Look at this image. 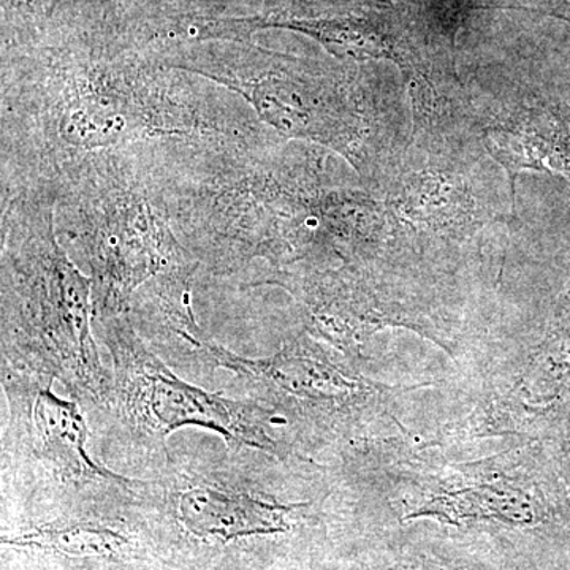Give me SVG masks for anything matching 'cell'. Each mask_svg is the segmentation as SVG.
Instances as JSON below:
<instances>
[{
	"mask_svg": "<svg viewBox=\"0 0 570 570\" xmlns=\"http://www.w3.org/2000/svg\"><path fill=\"white\" fill-rule=\"evenodd\" d=\"M112 389L122 423L142 444L164 449L168 434L183 426L216 431L228 445L275 453L264 411L187 384L141 343L126 324L107 328Z\"/></svg>",
	"mask_w": 570,
	"mask_h": 570,
	"instance_id": "cell-1",
	"label": "cell"
},
{
	"mask_svg": "<svg viewBox=\"0 0 570 570\" xmlns=\"http://www.w3.org/2000/svg\"><path fill=\"white\" fill-rule=\"evenodd\" d=\"M51 379L2 366L10 404V431L22 452L31 453L48 478L63 485H140L115 474L88 452L89 430L80 407L55 395Z\"/></svg>",
	"mask_w": 570,
	"mask_h": 570,
	"instance_id": "cell-2",
	"label": "cell"
},
{
	"mask_svg": "<svg viewBox=\"0 0 570 570\" xmlns=\"http://www.w3.org/2000/svg\"><path fill=\"white\" fill-rule=\"evenodd\" d=\"M198 344L216 366L232 371L250 392L302 417L333 422L365 400L370 387L306 341L288 344L268 358H245L217 344Z\"/></svg>",
	"mask_w": 570,
	"mask_h": 570,
	"instance_id": "cell-3",
	"label": "cell"
},
{
	"mask_svg": "<svg viewBox=\"0 0 570 570\" xmlns=\"http://www.w3.org/2000/svg\"><path fill=\"white\" fill-rule=\"evenodd\" d=\"M176 505L179 520L190 534L219 542L287 531L292 510L206 480L187 482Z\"/></svg>",
	"mask_w": 570,
	"mask_h": 570,
	"instance_id": "cell-4",
	"label": "cell"
},
{
	"mask_svg": "<svg viewBox=\"0 0 570 570\" xmlns=\"http://www.w3.org/2000/svg\"><path fill=\"white\" fill-rule=\"evenodd\" d=\"M253 28H281L306 33L341 58L392 59L401 66L411 63L406 41L389 28L387 21L370 14H335L321 18H247L236 21Z\"/></svg>",
	"mask_w": 570,
	"mask_h": 570,
	"instance_id": "cell-5",
	"label": "cell"
},
{
	"mask_svg": "<svg viewBox=\"0 0 570 570\" xmlns=\"http://www.w3.org/2000/svg\"><path fill=\"white\" fill-rule=\"evenodd\" d=\"M2 543L73 558H110L132 542L121 530L102 521L61 520L2 538Z\"/></svg>",
	"mask_w": 570,
	"mask_h": 570,
	"instance_id": "cell-6",
	"label": "cell"
},
{
	"mask_svg": "<svg viewBox=\"0 0 570 570\" xmlns=\"http://www.w3.org/2000/svg\"><path fill=\"white\" fill-rule=\"evenodd\" d=\"M566 138L550 119L546 122L539 119L534 126L527 122L517 130L502 129L491 134L494 153L512 174L523 167H547L570 178V153Z\"/></svg>",
	"mask_w": 570,
	"mask_h": 570,
	"instance_id": "cell-7",
	"label": "cell"
},
{
	"mask_svg": "<svg viewBox=\"0 0 570 570\" xmlns=\"http://www.w3.org/2000/svg\"><path fill=\"white\" fill-rule=\"evenodd\" d=\"M570 379V296L550 326L549 335L534 355L523 381L524 397L534 406H549Z\"/></svg>",
	"mask_w": 570,
	"mask_h": 570,
	"instance_id": "cell-8",
	"label": "cell"
},
{
	"mask_svg": "<svg viewBox=\"0 0 570 570\" xmlns=\"http://www.w3.org/2000/svg\"><path fill=\"white\" fill-rule=\"evenodd\" d=\"M134 20L149 21L157 29L171 31L186 22L197 24L225 11H243L261 7L265 0H112Z\"/></svg>",
	"mask_w": 570,
	"mask_h": 570,
	"instance_id": "cell-9",
	"label": "cell"
},
{
	"mask_svg": "<svg viewBox=\"0 0 570 570\" xmlns=\"http://www.w3.org/2000/svg\"><path fill=\"white\" fill-rule=\"evenodd\" d=\"M92 0H3V13L9 29L20 36L43 33L58 22L59 28L73 26L85 17Z\"/></svg>",
	"mask_w": 570,
	"mask_h": 570,
	"instance_id": "cell-10",
	"label": "cell"
},
{
	"mask_svg": "<svg viewBox=\"0 0 570 570\" xmlns=\"http://www.w3.org/2000/svg\"><path fill=\"white\" fill-rule=\"evenodd\" d=\"M292 7H346V6H367V3H387L390 0H284Z\"/></svg>",
	"mask_w": 570,
	"mask_h": 570,
	"instance_id": "cell-11",
	"label": "cell"
},
{
	"mask_svg": "<svg viewBox=\"0 0 570 570\" xmlns=\"http://www.w3.org/2000/svg\"><path fill=\"white\" fill-rule=\"evenodd\" d=\"M390 570H442L441 568H433V566L423 564V562H409V564H397Z\"/></svg>",
	"mask_w": 570,
	"mask_h": 570,
	"instance_id": "cell-12",
	"label": "cell"
},
{
	"mask_svg": "<svg viewBox=\"0 0 570 570\" xmlns=\"http://www.w3.org/2000/svg\"><path fill=\"white\" fill-rule=\"evenodd\" d=\"M519 570H538L534 568V566L530 564V562H528V564H524L523 568H521V566H519Z\"/></svg>",
	"mask_w": 570,
	"mask_h": 570,
	"instance_id": "cell-13",
	"label": "cell"
}]
</instances>
